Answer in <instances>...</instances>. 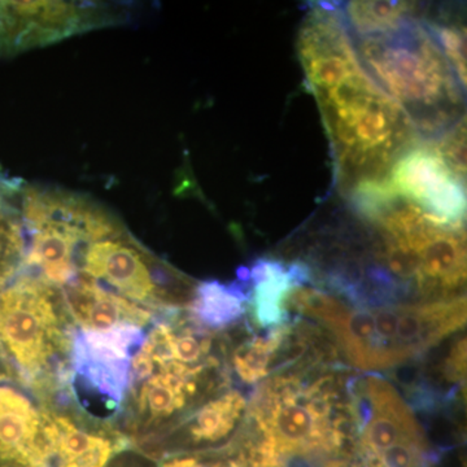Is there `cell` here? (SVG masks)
<instances>
[{
	"instance_id": "obj_7",
	"label": "cell",
	"mask_w": 467,
	"mask_h": 467,
	"mask_svg": "<svg viewBox=\"0 0 467 467\" xmlns=\"http://www.w3.org/2000/svg\"><path fill=\"white\" fill-rule=\"evenodd\" d=\"M146 328L119 326L106 331L77 330L70 355V400L77 410L109 423L124 408L130 367Z\"/></svg>"
},
{
	"instance_id": "obj_19",
	"label": "cell",
	"mask_w": 467,
	"mask_h": 467,
	"mask_svg": "<svg viewBox=\"0 0 467 467\" xmlns=\"http://www.w3.org/2000/svg\"><path fill=\"white\" fill-rule=\"evenodd\" d=\"M159 467H238L225 450L181 453L165 457Z\"/></svg>"
},
{
	"instance_id": "obj_1",
	"label": "cell",
	"mask_w": 467,
	"mask_h": 467,
	"mask_svg": "<svg viewBox=\"0 0 467 467\" xmlns=\"http://www.w3.org/2000/svg\"><path fill=\"white\" fill-rule=\"evenodd\" d=\"M296 47L330 140L339 192L346 195L359 183L386 180L420 138L401 107L362 66L339 7H310Z\"/></svg>"
},
{
	"instance_id": "obj_10",
	"label": "cell",
	"mask_w": 467,
	"mask_h": 467,
	"mask_svg": "<svg viewBox=\"0 0 467 467\" xmlns=\"http://www.w3.org/2000/svg\"><path fill=\"white\" fill-rule=\"evenodd\" d=\"M248 402L238 389H226L202 402L158 441L144 448L147 456L165 459L181 453L220 451L244 420ZM226 444V445H227Z\"/></svg>"
},
{
	"instance_id": "obj_20",
	"label": "cell",
	"mask_w": 467,
	"mask_h": 467,
	"mask_svg": "<svg viewBox=\"0 0 467 467\" xmlns=\"http://www.w3.org/2000/svg\"><path fill=\"white\" fill-rule=\"evenodd\" d=\"M9 380L20 382L16 376V371L12 368L11 362H9L7 356H5V350L0 347V383L9 382Z\"/></svg>"
},
{
	"instance_id": "obj_4",
	"label": "cell",
	"mask_w": 467,
	"mask_h": 467,
	"mask_svg": "<svg viewBox=\"0 0 467 467\" xmlns=\"http://www.w3.org/2000/svg\"><path fill=\"white\" fill-rule=\"evenodd\" d=\"M73 334L60 290L38 276L21 272L0 292V347L38 400H70Z\"/></svg>"
},
{
	"instance_id": "obj_6",
	"label": "cell",
	"mask_w": 467,
	"mask_h": 467,
	"mask_svg": "<svg viewBox=\"0 0 467 467\" xmlns=\"http://www.w3.org/2000/svg\"><path fill=\"white\" fill-rule=\"evenodd\" d=\"M79 275L146 306L156 315L189 308L198 282L150 254L126 232L88 243Z\"/></svg>"
},
{
	"instance_id": "obj_8",
	"label": "cell",
	"mask_w": 467,
	"mask_h": 467,
	"mask_svg": "<svg viewBox=\"0 0 467 467\" xmlns=\"http://www.w3.org/2000/svg\"><path fill=\"white\" fill-rule=\"evenodd\" d=\"M126 14L104 3L0 0V57H14L77 36L124 23Z\"/></svg>"
},
{
	"instance_id": "obj_14",
	"label": "cell",
	"mask_w": 467,
	"mask_h": 467,
	"mask_svg": "<svg viewBox=\"0 0 467 467\" xmlns=\"http://www.w3.org/2000/svg\"><path fill=\"white\" fill-rule=\"evenodd\" d=\"M21 182L0 177V292L23 272L26 234L20 209Z\"/></svg>"
},
{
	"instance_id": "obj_16",
	"label": "cell",
	"mask_w": 467,
	"mask_h": 467,
	"mask_svg": "<svg viewBox=\"0 0 467 467\" xmlns=\"http://www.w3.org/2000/svg\"><path fill=\"white\" fill-rule=\"evenodd\" d=\"M288 324L267 330L264 335H254L229 349V367L239 380L256 384L275 374L276 358L287 334Z\"/></svg>"
},
{
	"instance_id": "obj_3",
	"label": "cell",
	"mask_w": 467,
	"mask_h": 467,
	"mask_svg": "<svg viewBox=\"0 0 467 467\" xmlns=\"http://www.w3.org/2000/svg\"><path fill=\"white\" fill-rule=\"evenodd\" d=\"M352 36L359 61L410 119L420 140H434L465 116L456 73L422 18L392 32Z\"/></svg>"
},
{
	"instance_id": "obj_5",
	"label": "cell",
	"mask_w": 467,
	"mask_h": 467,
	"mask_svg": "<svg viewBox=\"0 0 467 467\" xmlns=\"http://www.w3.org/2000/svg\"><path fill=\"white\" fill-rule=\"evenodd\" d=\"M355 439L343 467H429L431 445L423 427L386 378L347 380Z\"/></svg>"
},
{
	"instance_id": "obj_12",
	"label": "cell",
	"mask_w": 467,
	"mask_h": 467,
	"mask_svg": "<svg viewBox=\"0 0 467 467\" xmlns=\"http://www.w3.org/2000/svg\"><path fill=\"white\" fill-rule=\"evenodd\" d=\"M60 292L77 330L106 331L126 325L146 328L158 316L84 275Z\"/></svg>"
},
{
	"instance_id": "obj_17",
	"label": "cell",
	"mask_w": 467,
	"mask_h": 467,
	"mask_svg": "<svg viewBox=\"0 0 467 467\" xmlns=\"http://www.w3.org/2000/svg\"><path fill=\"white\" fill-rule=\"evenodd\" d=\"M432 34L442 54L447 57L451 69L456 73L460 84L466 88V26L461 21L438 16L423 20Z\"/></svg>"
},
{
	"instance_id": "obj_11",
	"label": "cell",
	"mask_w": 467,
	"mask_h": 467,
	"mask_svg": "<svg viewBox=\"0 0 467 467\" xmlns=\"http://www.w3.org/2000/svg\"><path fill=\"white\" fill-rule=\"evenodd\" d=\"M48 451L42 402L16 380L0 383V467H46Z\"/></svg>"
},
{
	"instance_id": "obj_9",
	"label": "cell",
	"mask_w": 467,
	"mask_h": 467,
	"mask_svg": "<svg viewBox=\"0 0 467 467\" xmlns=\"http://www.w3.org/2000/svg\"><path fill=\"white\" fill-rule=\"evenodd\" d=\"M387 182L430 216L451 225H465L466 182L451 171L429 140H420L402 153Z\"/></svg>"
},
{
	"instance_id": "obj_13",
	"label": "cell",
	"mask_w": 467,
	"mask_h": 467,
	"mask_svg": "<svg viewBox=\"0 0 467 467\" xmlns=\"http://www.w3.org/2000/svg\"><path fill=\"white\" fill-rule=\"evenodd\" d=\"M248 296L247 285L242 281L229 285L201 282L196 285L187 313L196 325L212 333H220L238 325L247 315Z\"/></svg>"
},
{
	"instance_id": "obj_18",
	"label": "cell",
	"mask_w": 467,
	"mask_h": 467,
	"mask_svg": "<svg viewBox=\"0 0 467 467\" xmlns=\"http://www.w3.org/2000/svg\"><path fill=\"white\" fill-rule=\"evenodd\" d=\"M432 143L436 152L461 181H466V117L460 119L450 130L445 131Z\"/></svg>"
},
{
	"instance_id": "obj_15",
	"label": "cell",
	"mask_w": 467,
	"mask_h": 467,
	"mask_svg": "<svg viewBox=\"0 0 467 467\" xmlns=\"http://www.w3.org/2000/svg\"><path fill=\"white\" fill-rule=\"evenodd\" d=\"M349 33L355 36L392 32L402 24L420 17V7L414 2L356 0L337 5Z\"/></svg>"
},
{
	"instance_id": "obj_2",
	"label": "cell",
	"mask_w": 467,
	"mask_h": 467,
	"mask_svg": "<svg viewBox=\"0 0 467 467\" xmlns=\"http://www.w3.org/2000/svg\"><path fill=\"white\" fill-rule=\"evenodd\" d=\"M326 367L276 374L247 405L244 434L229 444L238 467H312L343 457L355 439L348 389Z\"/></svg>"
}]
</instances>
